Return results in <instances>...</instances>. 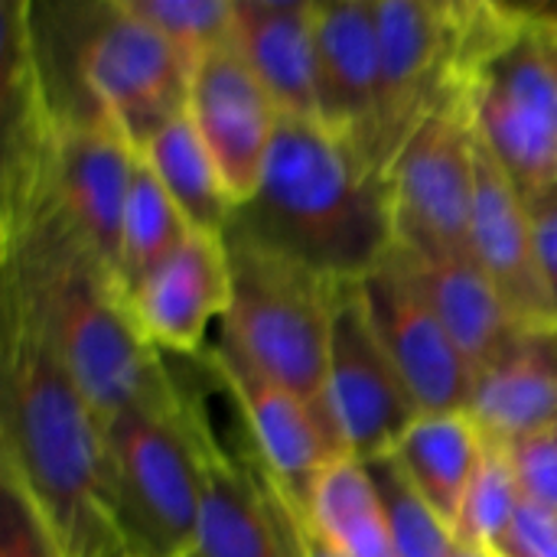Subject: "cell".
Segmentation results:
<instances>
[{"instance_id": "cell-3", "label": "cell", "mask_w": 557, "mask_h": 557, "mask_svg": "<svg viewBox=\"0 0 557 557\" xmlns=\"http://www.w3.org/2000/svg\"><path fill=\"white\" fill-rule=\"evenodd\" d=\"M463 88L473 124L535 209L557 186V49L529 7L470 3Z\"/></svg>"}, {"instance_id": "cell-21", "label": "cell", "mask_w": 557, "mask_h": 557, "mask_svg": "<svg viewBox=\"0 0 557 557\" xmlns=\"http://www.w3.org/2000/svg\"><path fill=\"white\" fill-rule=\"evenodd\" d=\"M486 447L490 441L470 411H444L421 414L388 457L398 463L408 483L454 525Z\"/></svg>"}, {"instance_id": "cell-29", "label": "cell", "mask_w": 557, "mask_h": 557, "mask_svg": "<svg viewBox=\"0 0 557 557\" xmlns=\"http://www.w3.org/2000/svg\"><path fill=\"white\" fill-rule=\"evenodd\" d=\"M522 496L548 512H557V424L506 444Z\"/></svg>"}, {"instance_id": "cell-33", "label": "cell", "mask_w": 557, "mask_h": 557, "mask_svg": "<svg viewBox=\"0 0 557 557\" xmlns=\"http://www.w3.org/2000/svg\"><path fill=\"white\" fill-rule=\"evenodd\" d=\"M454 557H496V555H490V552H480V548H460V552H457Z\"/></svg>"}, {"instance_id": "cell-28", "label": "cell", "mask_w": 557, "mask_h": 557, "mask_svg": "<svg viewBox=\"0 0 557 557\" xmlns=\"http://www.w3.org/2000/svg\"><path fill=\"white\" fill-rule=\"evenodd\" d=\"M0 557H65L26 493L0 476Z\"/></svg>"}, {"instance_id": "cell-12", "label": "cell", "mask_w": 557, "mask_h": 557, "mask_svg": "<svg viewBox=\"0 0 557 557\" xmlns=\"http://www.w3.org/2000/svg\"><path fill=\"white\" fill-rule=\"evenodd\" d=\"M193 428L202 467V509L189 557H297L287 499L255 450L232 454L209 424L199 395H193Z\"/></svg>"}, {"instance_id": "cell-34", "label": "cell", "mask_w": 557, "mask_h": 557, "mask_svg": "<svg viewBox=\"0 0 557 557\" xmlns=\"http://www.w3.org/2000/svg\"><path fill=\"white\" fill-rule=\"evenodd\" d=\"M548 23V20H545ZM552 29H555V49H557V23H552Z\"/></svg>"}, {"instance_id": "cell-13", "label": "cell", "mask_w": 557, "mask_h": 557, "mask_svg": "<svg viewBox=\"0 0 557 557\" xmlns=\"http://www.w3.org/2000/svg\"><path fill=\"white\" fill-rule=\"evenodd\" d=\"M359 290L369 320L421 414L470 411L476 372L418 290L395 248L369 277L359 281Z\"/></svg>"}, {"instance_id": "cell-11", "label": "cell", "mask_w": 557, "mask_h": 557, "mask_svg": "<svg viewBox=\"0 0 557 557\" xmlns=\"http://www.w3.org/2000/svg\"><path fill=\"white\" fill-rule=\"evenodd\" d=\"M202 359L219 385L235 398L248 444L264 473L300 509H307L323 470L333 460L349 457L330 424L300 395L248 362L228 339L219 336V343L209 346Z\"/></svg>"}, {"instance_id": "cell-22", "label": "cell", "mask_w": 557, "mask_h": 557, "mask_svg": "<svg viewBox=\"0 0 557 557\" xmlns=\"http://www.w3.org/2000/svg\"><path fill=\"white\" fill-rule=\"evenodd\" d=\"M140 157L153 170L160 186L170 193L176 209L186 215L193 232H209V235L228 232L238 206L189 114L170 121L140 150Z\"/></svg>"}, {"instance_id": "cell-8", "label": "cell", "mask_w": 557, "mask_h": 557, "mask_svg": "<svg viewBox=\"0 0 557 557\" xmlns=\"http://www.w3.org/2000/svg\"><path fill=\"white\" fill-rule=\"evenodd\" d=\"M193 69L121 0L101 7L78 52V82L85 98L114 121V127L144 150L170 121L186 114Z\"/></svg>"}, {"instance_id": "cell-18", "label": "cell", "mask_w": 557, "mask_h": 557, "mask_svg": "<svg viewBox=\"0 0 557 557\" xmlns=\"http://www.w3.org/2000/svg\"><path fill=\"white\" fill-rule=\"evenodd\" d=\"M235 49L281 117L317 121V0H235Z\"/></svg>"}, {"instance_id": "cell-25", "label": "cell", "mask_w": 557, "mask_h": 557, "mask_svg": "<svg viewBox=\"0 0 557 557\" xmlns=\"http://www.w3.org/2000/svg\"><path fill=\"white\" fill-rule=\"evenodd\" d=\"M366 467L382 496L398 557H454L463 548L454 525L408 483V476L388 454L369 460Z\"/></svg>"}, {"instance_id": "cell-31", "label": "cell", "mask_w": 557, "mask_h": 557, "mask_svg": "<svg viewBox=\"0 0 557 557\" xmlns=\"http://www.w3.org/2000/svg\"><path fill=\"white\" fill-rule=\"evenodd\" d=\"M535 235H539V258H542V277L552 297V310L557 320V202L548 199L535 206Z\"/></svg>"}, {"instance_id": "cell-15", "label": "cell", "mask_w": 557, "mask_h": 557, "mask_svg": "<svg viewBox=\"0 0 557 557\" xmlns=\"http://www.w3.org/2000/svg\"><path fill=\"white\" fill-rule=\"evenodd\" d=\"M375 104H379L375 0H317V124L326 127L343 144H349L372 170H375Z\"/></svg>"}, {"instance_id": "cell-6", "label": "cell", "mask_w": 557, "mask_h": 557, "mask_svg": "<svg viewBox=\"0 0 557 557\" xmlns=\"http://www.w3.org/2000/svg\"><path fill=\"white\" fill-rule=\"evenodd\" d=\"M480 137L467 88L457 85L401 144L388 166L395 248L421 261L470 258Z\"/></svg>"}, {"instance_id": "cell-19", "label": "cell", "mask_w": 557, "mask_h": 557, "mask_svg": "<svg viewBox=\"0 0 557 557\" xmlns=\"http://www.w3.org/2000/svg\"><path fill=\"white\" fill-rule=\"evenodd\" d=\"M470 418L486 441L516 444L557 424V320L525 323L473 382Z\"/></svg>"}, {"instance_id": "cell-16", "label": "cell", "mask_w": 557, "mask_h": 557, "mask_svg": "<svg viewBox=\"0 0 557 557\" xmlns=\"http://www.w3.org/2000/svg\"><path fill=\"white\" fill-rule=\"evenodd\" d=\"M232 297L225 235L193 232L131 294V313L144 339L163 356H202L212 323H222Z\"/></svg>"}, {"instance_id": "cell-32", "label": "cell", "mask_w": 557, "mask_h": 557, "mask_svg": "<svg viewBox=\"0 0 557 557\" xmlns=\"http://www.w3.org/2000/svg\"><path fill=\"white\" fill-rule=\"evenodd\" d=\"M284 499H287V519H290V535H294V552H297V557H346L320 532V525L310 519L307 509H300L287 493H284Z\"/></svg>"}, {"instance_id": "cell-9", "label": "cell", "mask_w": 557, "mask_h": 557, "mask_svg": "<svg viewBox=\"0 0 557 557\" xmlns=\"http://www.w3.org/2000/svg\"><path fill=\"white\" fill-rule=\"evenodd\" d=\"M137 163L140 150L91 98H85L82 108H59L52 95H46V173L52 193L78 235L114 274L121 219Z\"/></svg>"}, {"instance_id": "cell-14", "label": "cell", "mask_w": 557, "mask_h": 557, "mask_svg": "<svg viewBox=\"0 0 557 557\" xmlns=\"http://www.w3.org/2000/svg\"><path fill=\"white\" fill-rule=\"evenodd\" d=\"M186 114L209 147L235 206H245L261 183L281 111L235 42L196 62L189 75Z\"/></svg>"}, {"instance_id": "cell-35", "label": "cell", "mask_w": 557, "mask_h": 557, "mask_svg": "<svg viewBox=\"0 0 557 557\" xmlns=\"http://www.w3.org/2000/svg\"><path fill=\"white\" fill-rule=\"evenodd\" d=\"M552 199H555V202H557V186H555V193H552ZM545 202H548V199H545Z\"/></svg>"}, {"instance_id": "cell-23", "label": "cell", "mask_w": 557, "mask_h": 557, "mask_svg": "<svg viewBox=\"0 0 557 557\" xmlns=\"http://www.w3.org/2000/svg\"><path fill=\"white\" fill-rule=\"evenodd\" d=\"M307 512L346 557H398L375 480L356 457H339L323 470Z\"/></svg>"}, {"instance_id": "cell-24", "label": "cell", "mask_w": 557, "mask_h": 557, "mask_svg": "<svg viewBox=\"0 0 557 557\" xmlns=\"http://www.w3.org/2000/svg\"><path fill=\"white\" fill-rule=\"evenodd\" d=\"M189 235L193 225L140 157L121 219L117 277L124 294H131L144 277H150Z\"/></svg>"}, {"instance_id": "cell-5", "label": "cell", "mask_w": 557, "mask_h": 557, "mask_svg": "<svg viewBox=\"0 0 557 557\" xmlns=\"http://www.w3.org/2000/svg\"><path fill=\"white\" fill-rule=\"evenodd\" d=\"M111 509L124 557H189L202 509L193 392L108 421Z\"/></svg>"}, {"instance_id": "cell-1", "label": "cell", "mask_w": 557, "mask_h": 557, "mask_svg": "<svg viewBox=\"0 0 557 557\" xmlns=\"http://www.w3.org/2000/svg\"><path fill=\"white\" fill-rule=\"evenodd\" d=\"M0 310V476L26 493L65 557H124L104 418L13 284H3Z\"/></svg>"}, {"instance_id": "cell-27", "label": "cell", "mask_w": 557, "mask_h": 557, "mask_svg": "<svg viewBox=\"0 0 557 557\" xmlns=\"http://www.w3.org/2000/svg\"><path fill=\"white\" fill-rule=\"evenodd\" d=\"M127 13L157 29L189 69L235 42V0H121Z\"/></svg>"}, {"instance_id": "cell-2", "label": "cell", "mask_w": 557, "mask_h": 557, "mask_svg": "<svg viewBox=\"0 0 557 557\" xmlns=\"http://www.w3.org/2000/svg\"><path fill=\"white\" fill-rule=\"evenodd\" d=\"M232 228L339 284L369 277L395 248L388 183L317 121L281 117L255 196Z\"/></svg>"}, {"instance_id": "cell-30", "label": "cell", "mask_w": 557, "mask_h": 557, "mask_svg": "<svg viewBox=\"0 0 557 557\" xmlns=\"http://www.w3.org/2000/svg\"><path fill=\"white\" fill-rule=\"evenodd\" d=\"M496 557H557V512L535 503H522Z\"/></svg>"}, {"instance_id": "cell-20", "label": "cell", "mask_w": 557, "mask_h": 557, "mask_svg": "<svg viewBox=\"0 0 557 557\" xmlns=\"http://www.w3.org/2000/svg\"><path fill=\"white\" fill-rule=\"evenodd\" d=\"M398 258L405 261L418 290L447 326L450 339L476 375L493 366L522 333L525 323L512 313V307L503 300V294L490 284L473 258L421 261L405 251H398Z\"/></svg>"}, {"instance_id": "cell-26", "label": "cell", "mask_w": 557, "mask_h": 557, "mask_svg": "<svg viewBox=\"0 0 557 557\" xmlns=\"http://www.w3.org/2000/svg\"><path fill=\"white\" fill-rule=\"evenodd\" d=\"M522 503H525V496H522V486L516 480L509 450L503 444L490 441L486 457H483V463H480V470H476V476L463 496L460 516L454 522L460 545L496 555V548L506 539Z\"/></svg>"}, {"instance_id": "cell-10", "label": "cell", "mask_w": 557, "mask_h": 557, "mask_svg": "<svg viewBox=\"0 0 557 557\" xmlns=\"http://www.w3.org/2000/svg\"><path fill=\"white\" fill-rule=\"evenodd\" d=\"M326 411L343 450L362 463L392 454L401 434L421 418L418 401L369 320L359 281L346 284L336 304L326 359Z\"/></svg>"}, {"instance_id": "cell-7", "label": "cell", "mask_w": 557, "mask_h": 557, "mask_svg": "<svg viewBox=\"0 0 557 557\" xmlns=\"http://www.w3.org/2000/svg\"><path fill=\"white\" fill-rule=\"evenodd\" d=\"M375 170L385 180L401 144L457 85H463L470 3L375 0Z\"/></svg>"}, {"instance_id": "cell-4", "label": "cell", "mask_w": 557, "mask_h": 557, "mask_svg": "<svg viewBox=\"0 0 557 557\" xmlns=\"http://www.w3.org/2000/svg\"><path fill=\"white\" fill-rule=\"evenodd\" d=\"M225 251L232 297L219 323L222 339L300 395L333 431L326 411V359L346 284L264 248L232 225L225 232Z\"/></svg>"}, {"instance_id": "cell-17", "label": "cell", "mask_w": 557, "mask_h": 557, "mask_svg": "<svg viewBox=\"0 0 557 557\" xmlns=\"http://www.w3.org/2000/svg\"><path fill=\"white\" fill-rule=\"evenodd\" d=\"M480 137V134H476ZM470 258L503 294L522 323L555 320L552 297L542 277L535 209L503 173L496 157L480 140L476 202L470 222Z\"/></svg>"}]
</instances>
